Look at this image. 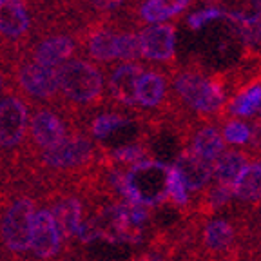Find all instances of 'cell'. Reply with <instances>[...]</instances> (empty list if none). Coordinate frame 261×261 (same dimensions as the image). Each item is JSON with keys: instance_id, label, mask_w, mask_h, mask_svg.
Masks as SVG:
<instances>
[{"instance_id": "cell-1", "label": "cell", "mask_w": 261, "mask_h": 261, "mask_svg": "<svg viewBox=\"0 0 261 261\" xmlns=\"http://www.w3.org/2000/svg\"><path fill=\"white\" fill-rule=\"evenodd\" d=\"M172 167L156 160L136 163L125 172V201L140 203L143 207L160 205L171 198Z\"/></svg>"}, {"instance_id": "cell-2", "label": "cell", "mask_w": 261, "mask_h": 261, "mask_svg": "<svg viewBox=\"0 0 261 261\" xmlns=\"http://www.w3.org/2000/svg\"><path fill=\"white\" fill-rule=\"evenodd\" d=\"M37 205L31 196H15L0 214V243L11 256L24 257L31 252L33 223Z\"/></svg>"}, {"instance_id": "cell-3", "label": "cell", "mask_w": 261, "mask_h": 261, "mask_svg": "<svg viewBox=\"0 0 261 261\" xmlns=\"http://www.w3.org/2000/svg\"><path fill=\"white\" fill-rule=\"evenodd\" d=\"M58 82L62 93L82 106L96 102L103 91L102 71L84 60H69L58 67Z\"/></svg>"}, {"instance_id": "cell-4", "label": "cell", "mask_w": 261, "mask_h": 261, "mask_svg": "<svg viewBox=\"0 0 261 261\" xmlns=\"http://www.w3.org/2000/svg\"><path fill=\"white\" fill-rule=\"evenodd\" d=\"M178 96L198 113H216L225 102V91L220 82L198 73H181L174 80Z\"/></svg>"}, {"instance_id": "cell-5", "label": "cell", "mask_w": 261, "mask_h": 261, "mask_svg": "<svg viewBox=\"0 0 261 261\" xmlns=\"http://www.w3.org/2000/svg\"><path fill=\"white\" fill-rule=\"evenodd\" d=\"M94 154V147L89 138L82 135L67 136L60 145L42 151L38 162L42 167L57 172H76L86 169Z\"/></svg>"}, {"instance_id": "cell-6", "label": "cell", "mask_w": 261, "mask_h": 261, "mask_svg": "<svg viewBox=\"0 0 261 261\" xmlns=\"http://www.w3.org/2000/svg\"><path fill=\"white\" fill-rule=\"evenodd\" d=\"M62 238L60 228L51 208H40L37 211L35 223H33V241H31V257L35 261H55L58 254L62 252Z\"/></svg>"}, {"instance_id": "cell-7", "label": "cell", "mask_w": 261, "mask_h": 261, "mask_svg": "<svg viewBox=\"0 0 261 261\" xmlns=\"http://www.w3.org/2000/svg\"><path fill=\"white\" fill-rule=\"evenodd\" d=\"M29 113L25 103L16 96L0 100V147L15 149L25 138Z\"/></svg>"}, {"instance_id": "cell-8", "label": "cell", "mask_w": 261, "mask_h": 261, "mask_svg": "<svg viewBox=\"0 0 261 261\" xmlns=\"http://www.w3.org/2000/svg\"><path fill=\"white\" fill-rule=\"evenodd\" d=\"M29 133H31L33 143L42 151H49L67 138L65 123L55 111L49 109H40L35 113L29 125Z\"/></svg>"}, {"instance_id": "cell-9", "label": "cell", "mask_w": 261, "mask_h": 261, "mask_svg": "<svg viewBox=\"0 0 261 261\" xmlns=\"http://www.w3.org/2000/svg\"><path fill=\"white\" fill-rule=\"evenodd\" d=\"M18 82L20 87L33 98H53L57 91L60 89V82H58V71L53 67H45V65L33 62V64L24 65L18 73Z\"/></svg>"}, {"instance_id": "cell-10", "label": "cell", "mask_w": 261, "mask_h": 261, "mask_svg": "<svg viewBox=\"0 0 261 261\" xmlns=\"http://www.w3.org/2000/svg\"><path fill=\"white\" fill-rule=\"evenodd\" d=\"M140 42L142 57L156 62L171 60L176 51V31L169 24L149 25L140 33Z\"/></svg>"}, {"instance_id": "cell-11", "label": "cell", "mask_w": 261, "mask_h": 261, "mask_svg": "<svg viewBox=\"0 0 261 261\" xmlns=\"http://www.w3.org/2000/svg\"><path fill=\"white\" fill-rule=\"evenodd\" d=\"M55 221L60 228L64 241L69 243L71 240H78L80 228L84 225L82 216H84V201L74 194L60 196L51 207Z\"/></svg>"}, {"instance_id": "cell-12", "label": "cell", "mask_w": 261, "mask_h": 261, "mask_svg": "<svg viewBox=\"0 0 261 261\" xmlns=\"http://www.w3.org/2000/svg\"><path fill=\"white\" fill-rule=\"evenodd\" d=\"M174 167L179 172V176L184 178L189 191H198V189L205 187L214 176V163L198 156L192 149L184 151L176 158Z\"/></svg>"}, {"instance_id": "cell-13", "label": "cell", "mask_w": 261, "mask_h": 261, "mask_svg": "<svg viewBox=\"0 0 261 261\" xmlns=\"http://www.w3.org/2000/svg\"><path fill=\"white\" fill-rule=\"evenodd\" d=\"M145 71L138 64H122L113 71L109 78L111 96L123 106H136V87L140 76Z\"/></svg>"}, {"instance_id": "cell-14", "label": "cell", "mask_w": 261, "mask_h": 261, "mask_svg": "<svg viewBox=\"0 0 261 261\" xmlns=\"http://www.w3.org/2000/svg\"><path fill=\"white\" fill-rule=\"evenodd\" d=\"M29 29V15L24 0H0V33L16 38Z\"/></svg>"}, {"instance_id": "cell-15", "label": "cell", "mask_w": 261, "mask_h": 261, "mask_svg": "<svg viewBox=\"0 0 261 261\" xmlns=\"http://www.w3.org/2000/svg\"><path fill=\"white\" fill-rule=\"evenodd\" d=\"M74 53V40L71 37H51L44 40L35 51V62L45 67H57L69 62L71 55Z\"/></svg>"}, {"instance_id": "cell-16", "label": "cell", "mask_w": 261, "mask_h": 261, "mask_svg": "<svg viewBox=\"0 0 261 261\" xmlns=\"http://www.w3.org/2000/svg\"><path fill=\"white\" fill-rule=\"evenodd\" d=\"M208 4L238 25L261 20V0H208Z\"/></svg>"}, {"instance_id": "cell-17", "label": "cell", "mask_w": 261, "mask_h": 261, "mask_svg": "<svg viewBox=\"0 0 261 261\" xmlns=\"http://www.w3.org/2000/svg\"><path fill=\"white\" fill-rule=\"evenodd\" d=\"M191 0H145L140 8V16L145 22L162 24L187 9Z\"/></svg>"}, {"instance_id": "cell-18", "label": "cell", "mask_w": 261, "mask_h": 261, "mask_svg": "<svg viewBox=\"0 0 261 261\" xmlns=\"http://www.w3.org/2000/svg\"><path fill=\"white\" fill-rule=\"evenodd\" d=\"M192 151L211 163H216L225 151V143L216 127H201L192 140Z\"/></svg>"}, {"instance_id": "cell-19", "label": "cell", "mask_w": 261, "mask_h": 261, "mask_svg": "<svg viewBox=\"0 0 261 261\" xmlns=\"http://www.w3.org/2000/svg\"><path fill=\"white\" fill-rule=\"evenodd\" d=\"M165 96V80L162 74L147 71L140 76L138 87H136V102L138 106L147 107H156Z\"/></svg>"}, {"instance_id": "cell-20", "label": "cell", "mask_w": 261, "mask_h": 261, "mask_svg": "<svg viewBox=\"0 0 261 261\" xmlns=\"http://www.w3.org/2000/svg\"><path fill=\"white\" fill-rule=\"evenodd\" d=\"M247 167V158L240 151H228L223 152L221 158L214 163V178L218 185H227L234 187L236 179L240 178L241 171Z\"/></svg>"}, {"instance_id": "cell-21", "label": "cell", "mask_w": 261, "mask_h": 261, "mask_svg": "<svg viewBox=\"0 0 261 261\" xmlns=\"http://www.w3.org/2000/svg\"><path fill=\"white\" fill-rule=\"evenodd\" d=\"M232 192L241 201H256L261 198V163H249L241 171Z\"/></svg>"}, {"instance_id": "cell-22", "label": "cell", "mask_w": 261, "mask_h": 261, "mask_svg": "<svg viewBox=\"0 0 261 261\" xmlns=\"http://www.w3.org/2000/svg\"><path fill=\"white\" fill-rule=\"evenodd\" d=\"M234 240V228L232 225L225 220H214L207 223L203 230V243L207 249L214 250V252H221V250L228 249L232 245Z\"/></svg>"}, {"instance_id": "cell-23", "label": "cell", "mask_w": 261, "mask_h": 261, "mask_svg": "<svg viewBox=\"0 0 261 261\" xmlns=\"http://www.w3.org/2000/svg\"><path fill=\"white\" fill-rule=\"evenodd\" d=\"M261 107V84H254V86L247 87L241 91L236 98H234L228 111L234 116H252L259 111Z\"/></svg>"}, {"instance_id": "cell-24", "label": "cell", "mask_w": 261, "mask_h": 261, "mask_svg": "<svg viewBox=\"0 0 261 261\" xmlns=\"http://www.w3.org/2000/svg\"><path fill=\"white\" fill-rule=\"evenodd\" d=\"M116 37L114 33L107 31V29H102V31H96L91 35L89 38V53L93 58L102 62H109L114 60L116 57Z\"/></svg>"}, {"instance_id": "cell-25", "label": "cell", "mask_w": 261, "mask_h": 261, "mask_svg": "<svg viewBox=\"0 0 261 261\" xmlns=\"http://www.w3.org/2000/svg\"><path fill=\"white\" fill-rule=\"evenodd\" d=\"M129 125L130 120L123 118V116H120L116 113H106L94 118L93 125H91V133H93V136L96 140H109L114 133H118L120 129Z\"/></svg>"}, {"instance_id": "cell-26", "label": "cell", "mask_w": 261, "mask_h": 261, "mask_svg": "<svg viewBox=\"0 0 261 261\" xmlns=\"http://www.w3.org/2000/svg\"><path fill=\"white\" fill-rule=\"evenodd\" d=\"M116 57L125 62V64H130L133 60L142 57L140 35H135V33L118 35V37H116Z\"/></svg>"}, {"instance_id": "cell-27", "label": "cell", "mask_w": 261, "mask_h": 261, "mask_svg": "<svg viewBox=\"0 0 261 261\" xmlns=\"http://www.w3.org/2000/svg\"><path fill=\"white\" fill-rule=\"evenodd\" d=\"M145 149L142 145H136V143H130V145L116 147L113 152H111V160L116 163H129V165H136V163L145 162Z\"/></svg>"}, {"instance_id": "cell-28", "label": "cell", "mask_w": 261, "mask_h": 261, "mask_svg": "<svg viewBox=\"0 0 261 261\" xmlns=\"http://www.w3.org/2000/svg\"><path fill=\"white\" fill-rule=\"evenodd\" d=\"M250 136H252V129L240 120L228 122L223 129V138L234 145H245L247 142H250Z\"/></svg>"}, {"instance_id": "cell-29", "label": "cell", "mask_w": 261, "mask_h": 261, "mask_svg": "<svg viewBox=\"0 0 261 261\" xmlns=\"http://www.w3.org/2000/svg\"><path fill=\"white\" fill-rule=\"evenodd\" d=\"M220 18H225L223 13H221L220 9L208 6V8H205V9H200V11L191 13V15H189V18H187V25L191 29H201V28H205L207 24H211V22L220 20Z\"/></svg>"}, {"instance_id": "cell-30", "label": "cell", "mask_w": 261, "mask_h": 261, "mask_svg": "<svg viewBox=\"0 0 261 261\" xmlns=\"http://www.w3.org/2000/svg\"><path fill=\"white\" fill-rule=\"evenodd\" d=\"M171 200L176 205H185L189 201V189L185 185L184 178L179 176L176 167H172V179H171Z\"/></svg>"}, {"instance_id": "cell-31", "label": "cell", "mask_w": 261, "mask_h": 261, "mask_svg": "<svg viewBox=\"0 0 261 261\" xmlns=\"http://www.w3.org/2000/svg\"><path fill=\"white\" fill-rule=\"evenodd\" d=\"M241 40L245 44H259L261 42V20L252 22V24H241L238 25Z\"/></svg>"}, {"instance_id": "cell-32", "label": "cell", "mask_w": 261, "mask_h": 261, "mask_svg": "<svg viewBox=\"0 0 261 261\" xmlns=\"http://www.w3.org/2000/svg\"><path fill=\"white\" fill-rule=\"evenodd\" d=\"M232 187H227V185H216V187L211 191V196H208V201H211L212 207H221L225 205L230 196H232Z\"/></svg>"}, {"instance_id": "cell-33", "label": "cell", "mask_w": 261, "mask_h": 261, "mask_svg": "<svg viewBox=\"0 0 261 261\" xmlns=\"http://www.w3.org/2000/svg\"><path fill=\"white\" fill-rule=\"evenodd\" d=\"M123 0H93V4L100 9H114L122 4Z\"/></svg>"}, {"instance_id": "cell-34", "label": "cell", "mask_w": 261, "mask_h": 261, "mask_svg": "<svg viewBox=\"0 0 261 261\" xmlns=\"http://www.w3.org/2000/svg\"><path fill=\"white\" fill-rule=\"evenodd\" d=\"M250 143H252L254 147H261V125H256V129H252Z\"/></svg>"}, {"instance_id": "cell-35", "label": "cell", "mask_w": 261, "mask_h": 261, "mask_svg": "<svg viewBox=\"0 0 261 261\" xmlns=\"http://www.w3.org/2000/svg\"><path fill=\"white\" fill-rule=\"evenodd\" d=\"M138 261H163V257L158 256V254H154V252H149V254H143Z\"/></svg>"}, {"instance_id": "cell-36", "label": "cell", "mask_w": 261, "mask_h": 261, "mask_svg": "<svg viewBox=\"0 0 261 261\" xmlns=\"http://www.w3.org/2000/svg\"><path fill=\"white\" fill-rule=\"evenodd\" d=\"M0 91H2V76H0Z\"/></svg>"}, {"instance_id": "cell-37", "label": "cell", "mask_w": 261, "mask_h": 261, "mask_svg": "<svg viewBox=\"0 0 261 261\" xmlns=\"http://www.w3.org/2000/svg\"><path fill=\"white\" fill-rule=\"evenodd\" d=\"M257 113H259V118H261V107H259V111H257Z\"/></svg>"}]
</instances>
